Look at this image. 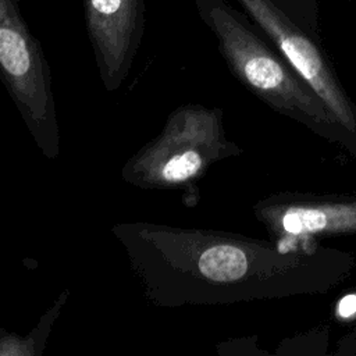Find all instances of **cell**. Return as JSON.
Segmentation results:
<instances>
[{"label":"cell","mask_w":356,"mask_h":356,"mask_svg":"<svg viewBox=\"0 0 356 356\" xmlns=\"http://www.w3.org/2000/svg\"><path fill=\"white\" fill-rule=\"evenodd\" d=\"M353 313H356V295L343 296L337 305V317L348 320Z\"/></svg>","instance_id":"9"},{"label":"cell","mask_w":356,"mask_h":356,"mask_svg":"<svg viewBox=\"0 0 356 356\" xmlns=\"http://www.w3.org/2000/svg\"><path fill=\"white\" fill-rule=\"evenodd\" d=\"M68 298L70 289H63L26 337L0 330V356H40L46 348L51 328L64 305L68 302Z\"/></svg>","instance_id":"8"},{"label":"cell","mask_w":356,"mask_h":356,"mask_svg":"<svg viewBox=\"0 0 356 356\" xmlns=\"http://www.w3.org/2000/svg\"><path fill=\"white\" fill-rule=\"evenodd\" d=\"M100 81L115 92L127 79L146 25L145 0H82Z\"/></svg>","instance_id":"7"},{"label":"cell","mask_w":356,"mask_h":356,"mask_svg":"<svg viewBox=\"0 0 356 356\" xmlns=\"http://www.w3.org/2000/svg\"><path fill=\"white\" fill-rule=\"evenodd\" d=\"M200 19L234 78L271 110L305 125L356 157V139L284 56L254 31L252 19L225 0H195Z\"/></svg>","instance_id":"2"},{"label":"cell","mask_w":356,"mask_h":356,"mask_svg":"<svg viewBox=\"0 0 356 356\" xmlns=\"http://www.w3.org/2000/svg\"><path fill=\"white\" fill-rule=\"evenodd\" d=\"M21 0H0V74L32 139L49 160L60 156V128L50 68L29 31Z\"/></svg>","instance_id":"4"},{"label":"cell","mask_w":356,"mask_h":356,"mask_svg":"<svg viewBox=\"0 0 356 356\" xmlns=\"http://www.w3.org/2000/svg\"><path fill=\"white\" fill-rule=\"evenodd\" d=\"M242 153L227 138L221 108L182 104L170 113L160 134L125 161L121 178L145 191L175 189L192 185L213 164Z\"/></svg>","instance_id":"3"},{"label":"cell","mask_w":356,"mask_h":356,"mask_svg":"<svg viewBox=\"0 0 356 356\" xmlns=\"http://www.w3.org/2000/svg\"><path fill=\"white\" fill-rule=\"evenodd\" d=\"M146 302L156 307L225 306L325 289L335 253L238 232L125 221L111 227Z\"/></svg>","instance_id":"1"},{"label":"cell","mask_w":356,"mask_h":356,"mask_svg":"<svg viewBox=\"0 0 356 356\" xmlns=\"http://www.w3.org/2000/svg\"><path fill=\"white\" fill-rule=\"evenodd\" d=\"M253 216L273 241L299 246L314 238L356 235V196L281 192L259 200Z\"/></svg>","instance_id":"6"},{"label":"cell","mask_w":356,"mask_h":356,"mask_svg":"<svg viewBox=\"0 0 356 356\" xmlns=\"http://www.w3.org/2000/svg\"><path fill=\"white\" fill-rule=\"evenodd\" d=\"M298 75L318 95L338 122L356 139V104L346 95L317 43L273 0H238Z\"/></svg>","instance_id":"5"}]
</instances>
